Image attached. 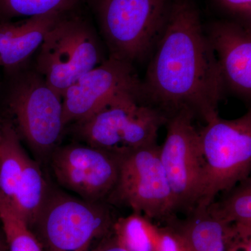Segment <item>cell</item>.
<instances>
[{
	"instance_id": "cell-18",
	"label": "cell",
	"mask_w": 251,
	"mask_h": 251,
	"mask_svg": "<svg viewBox=\"0 0 251 251\" xmlns=\"http://www.w3.org/2000/svg\"><path fill=\"white\" fill-rule=\"evenodd\" d=\"M112 234L128 251H156L158 227L142 214L133 212L115 220Z\"/></svg>"
},
{
	"instance_id": "cell-9",
	"label": "cell",
	"mask_w": 251,
	"mask_h": 251,
	"mask_svg": "<svg viewBox=\"0 0 251 251\" xmlns=\"http://www.w3.org/2000/svg\"><path fill=\"white\" fill-rule=\"evenodd\" d=\"M195 117L187 109L168 116L166 140L159 151L176 213L186 214L196 207L201 184L202 161Z\"/></svg>"
},
{
	"instance_id": "cell-4",
	"label": "cell",
	"mask_w": 251,
	"mask_h": 251,
	"mask_svg": "<svg viewBox=\"0 0 251 251\" xmlns=\"http://www.w3.org/2000/svg\"><path fill=\"white\" fill-rule=\"evenodd\" d=\"M115 220L103 202H93L49 189L29 228L44 251H90L112 233Z\"/></svg>"
},
{
	"instance_id": "cell-10",
	"label": "cell",
	"mask_w": 251,
	"mask_h": 251,
	"mask_svg": "<svg viewBox=\"0 0 251 251\" xmlns=\"http://www.w3.org/2000/svg\"><path fill=\"white\" fill-rule=\"evenodd\" d=\"M49 161L57 182L84 201H106L118 179L120 156L86 144L58 146Z\"/></svg>"
},
{
	"instance_id": "cell-22",
	"label": "cell",
	"mask_w": 251,
	"mask_h": 251,
	"mask_svg": "<svg viewBox=\"0 0 251 251\" xmlns=\"http://www.w3.org/2000/svg\"><path fill=\"white\" fill-rule=\"evenodd\" d=\"M231 12L247 20L251 16V0H218Z\"/></svg>"
},
{
	"instance_id": "cell-20",
	"label": "cell",
	"mask_w": 251,
	"mask_h": 251,
	"mask_svg": "<svg viewBox=\"0 0 251 251\" xmlns=\"http://www.w3.org/2000/svg\"><path fill=\"white\" fill-rule=\"evenodd\" d=\"M82 0H0V22L15 18L64 14L76 9Z\"/></svg>"
},
{
	"instance_id": "cell-19",
	"label": "cell",
	"mask_w": 251,
	"mask_h": 251,
	"mask_svg": "<svg viewBox=\"0 0 251 251\" xmlns=\"http://www.w3.org/2000/svg\"><path fill=\"white\" fill-rule=\"evenodd\" d=\"M0 223L9 251H44L27 223L1 194Z\"/></svg>"
},
{
	"instance_id": "cell-21",
	"label": "cell",
	"mask_w": 251,
	"mask_h": 251,
	"mask_svg": "<svg viewBox=\"0 0 251 251\" xmlns=\"http://www.w3.org/2000/svg\"><path fill=\"white\" fill-rule=\"evenodd\" d=\"M156 251H191L186 239L179 229L172 224L167 223L163 227H158V243Z\"/></svg>"
},
{
	"instance_id": "cell-13",
	"label": "cell",
	"mask_w": 251,
	"mask_h": 251,
	"mask_svg": "<svg viewBox=\"0 0 251 251\" xmlns=\"http://www.w3.org/2000/svg\"><path fill=\"white\" fill-rule=\"evenodd\" d=\"M64 14L0 22V67L9 74L20 70L39 49L46 33Z\"/></svg>"
},
{
	"instance_id": "cell-5",
	"label": "cell",
	"mask_w": 251,
	"mask_h": 251,
	"mask_svg": "<svg viewBox=\"0 0 251 251\" xmlns=\"http://www.w3.org/2000/svg\"><path fill=\"white\" fill-rule=\"evenodd\" d=\"M11 74L6 99L10 121L36 156L49 161L65 128L62 97L35 69Z\"/></svg>"
},
{
	"instance_id": "cell-14",
	"label": "cell",
	"mask_w": 251,
	"mask_h": 251,
	"mask_svg": "<svg viewBox=\"0 0 251 251\" xmlns=\"http://www.w3.org/2000/svg\"><path fill=\"white\" fill-rule=\"evenodd\" d=\"M172 223L184 236L191 251H227L236 237L232 227L221 224L206 209L194 208L184 219Z\"/></svg>"
},
{
	"instance_id": "cell-12",
	"label": "cell",
	"mask_w": 251,
	"mask_h": 251,
	"mask_svg": "<svg viewBox=\"0 0 251 251\" xmlns=\"http://www.w3.org/2000/svg\"><path fill=\"white\" fill-rule=\"evenodd\" d=\"M224 87L249 98L251 94V33L238 23L225 21L211 27L209 36Z\"/></svg>"
},
{
	"instance_id": "cell-1",
	"label": "cell",
	"mask_w": 251,
	"mask_h": 251,
	"mask_svg": "<svg viewBox=\"0 0 251 251\" xmlns=\"http://www.w3.org/2000/svg\"><path fill=\"white\" fill-rule=\"evenodd\" d=\"M141 92L170 116L187 109L206 122L219 115L224 84L214 50L191 0L172 1Z\"/></svg>"
},
{
	"instance_id": "cell-26",
	"label": "cell",
	"mask_w": 251,
	"mask_h": 251,
	"mask_svg": "<svg viewBox=\"0 0 251 251\" xmlns=\"http://www.w3.org/2000/svg\"><path fill=\"white\" fill-rule=\"evenodd\" d=\"M1 134H2V120H0V141L1 139Z\"/></svg>"
},
{
	"instance_id": "cell-24",
	"label": "cell",
	"mask_w": 251,
	"mask_h": 251,
	"mask_svg": "<svg viewBox=\"0 0 251 251\" xmlns=\"http://www.w3.org/2000/svg\"><path fill=\"white\" fill-rule=\"evenodd\" d=\"M227 251H251V239L235 238L229 245Z\"/></svg>"
},
{
	"instance_id": "cell-15",
	"label": "cell",
	"mask_w": 251,
	"mask_h": 251,
	"mask_svg": "<svg viewBox=\"0 0 251 251\" xmlns=\"http://www.w3.org/2000/svg\"><path fill=\"white\" fill-rule=\"evenodd\" d=\"M206 211L225 226L232 227L236 237L251 239V179L236 185Z\"/></svg>"
},
{
	"instance_id": "cell-8",
	"label": "cell",
	"mask_w": 251,
	"mask_h": 251,
	"mask_svg": "<svg viewBox=\"0 0 251 251\" xmlns=\"http://www.w3.org/2000/svg\"><path fill=\"white\" fill-rule=\"evenodd\" d=\"M159 151L155 144L120 156L118 179L106 201L166 224L176 213Z\"/></svg>"
},
{
	"instance_id": "cell-3",
	"label": "cell",
	"mask_w": 251,
	"mask_h": 251,
	"mask_svg": "<svg viewBox=\"0 0 251 251\" xmlns=\"http://www.w3.org/2000/svg\"><path fill=\"white\" fill-rule=\"evenodd\" d=\"M198 131L202 168L195 208L206 209L219 193L250 177L251 112L235 120L216 115Z\"/></svg>"
},
{
	"instance_id": "cell-2",
	"label": "cell",
	"mask_w": 251,
	"mask_h": 251,
	"mask_svg": "<svg viewBox=\"0 0 251 251\" xmlns=\"http://www.w3.org/2000/svg\"><path fill=\"white\" fill-rule=\"evenodd\" d=\"M168 117L149 102L141 89L120 94L83 121L74 133L86 145L123 156L157 144Z\"/></svg>"
},
{
	"instance_id": "cell-25",
	"label": "cell",
	"mask_w": 251,
	"mask_h": 251,
	"mask_svg": "<svg viewBox=\"0 0 251 251\" xmlns=\"http://www.w3.org/2000/svg\"><path fill=\"white\" fill-rule=\"evenodd\" d=\"M0 251H9L7 242L1 226L0 227Z\"/></svg>"
},
{
	"instance_id": "cell-16",
	"label": "cell",
	"mask_w": 251,
	"mask_h": 251,
	"mask_svg": "<svg viewBox=\"0 0 251 251\" xmlns=\"http://www.w3.org/2000/svg\"><path fill=\"white\" fill-rule=\"evenodd\" d=\"M49 189L39 163L27 154L17 189L10 202L29 227L44 205Z\"/></svg>"
},
{
	"instance_id": "cell-7",
	"label": "cell",
	"mask_w": 251,
	"mask_h": 251,
	"mask_svg": "<svg viewBox=\"0 0 251 251\" xmlns=\"http://www.w3.org/2000/svg\"><path fill=\"white\" fill-rule=\"evenodd\" d=\"M110 56L133 64L159 40L171 0H92Z\"/></svg>"
},
{
	"instance_id": "cell-6",
	"label": "cell",
	"mask_w": 251,
	"mask_h": 251,
	"mask_svg": "<svg viewBox=\"0 0 251 251\" xmlns=\"http://www.w3.org/2000/svg\"><path fill=\"white\" fill-rule=\"evenodd\" d=\"M104 60L93 27L74 11L63 15L46 33L38 49L35 70L62 97L73 84Z\"/></svg>"
},
{
	"instance_id": "cell-11",
	"label": "cell",
	"mask_w": 251,
	"mask_h": 251,
	"mask_svg": "<svg viewBox=\"0 0 251 251\" xmlns=\"http://www.w3.org/2000/svg\"><path fill=\"white\" fill-rule=\"evenodd\" d=\"M140 89L141 83L131 63L109 56L63 95L64 125L83 121L120 94Z\"/></svg>"
},
{
	"instance_id": "cell-17",
	"label": "cell",
	"mask_w": 251,
	"mask_h": 251,
	"mask_svg": "<svg viewBox=\"0 0 251 251\" xmlns=\"http://www.w3.org/2000/svg\"><path fill=\"white\" fill-rule=\"evenodd\" d=\"M9 119L2 120L0 141V194L11 202L22 175L27 153Z\"/></svg>"
},
{
	"instance_id": "cell-23",
	"label": "cell",
	"mask_w": 251,
	"mask_h": 251,
	"mask_svg": "<svg viewBox=\"0 0 251 251\" xmlns=\"http://www.w3.org/2000/svg\"><path fill=\"white\" fill-rule=\"evenodd\" d=\"M90 251H128L117 243L112 234L99 240Z\"/></svg>"
}]
</instances>
